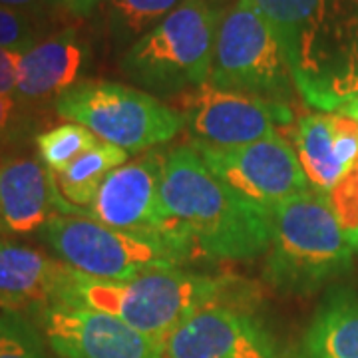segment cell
<instances>
[{
	"mask_svg": "<svg viewBox=\"0 0 358 358\" xmlns=\"http://www.w3.org/2000/svg\"><path fill=\"white\" fill-rule=\"evenodd\" d=\"M294 154L308 185L329 193L358 159V122L345 114H307L293 134Z\"/></svg>",
	"mask_w": 358,
	"mask_h": 358,
	"instance_id": "14",
	"label": "cell"
},
{
	"mask_svg": "<svg viewBox=\"0 0 358 358\" xmlns=\"http://www.w3.org/2000/svg\"><path fill=\"white\" fill-rule=\"evenodd\" d=\"M40 40L36 16L0 6V48L26 52Z\"/></svg>",
	"mask_w": 358,
	"mask_h": 358,
	"instance_id": "23",
	"label": "cell"
},
{
	"mask_svg": "<svg viewBox=\"0 0 358 358\" xmlns=\"http://www.w3.org/2000/svg\"><path fill=\"white\" fill-rule=\"evenodd\" d=\"M207 84L268 102L291 100L294 84L291 70L255 0H235L221 14Z\"/></svg>",
	"mask_w": 358,
	"mask_h": 358,
	"instance_id": "7",
	"label": "cell"
},
{
	"mask_svg": "<svg viewBox=\"0 0 358 358\" xmlns=\"http://www.w3.org/2000/svg\"><path fill=\"white\" fill-rule=\"evenodd\" d=\"M179 114L193 143L211 148H241L277 134L289 126L293 112L289 103L268 102L257 96L213 88L203 84L179 98Z\"/></svg>",
	"mask_w": 358,
	"mask_h": 358,
	"instance_id": "8",
	"label": "cell"
},
{
	"mask_svg": "<svg viewBox=\"0 0 358 358\" xmlns=\"http://www.w3.org/2000/svg\"><path fill=\"white\" fill-rule=\"evenodd\" d=\"M231 293L229 279H215L187 271H152L126 281H106L70 267L54 303L102 310L131 329L164 343L197 310L219 303Z\"/></svg>",
	"mask_w": 358,
	"mask_h": 358,
	"instance_id": "2",
	"label": "cell"
},
{
	"mask_svg": "<svg viewBox=\"0 0 358 358\" xmlns=\"http://www.w3.org/2000/svg\"><path fill=\"white\" fill-rule=\"evenodd\" d=\"M90 60L88 44L76 28H64L22 52L14 98L22 103L58 100L80 84Z\"/></svg>",
	"mask_w": 358,
	"mask_h": 358,
	"instance_id": "15",
	"label": "cell"
},
{
	"mask_svg": "<svg viewBox=\"0 0 358 358\" xmlns=\"http://www.w3.org/2000/svg\"><path fill=\"white\" fill-rule=\"evenodd\" d=\"M38 235L68 267L106 281L171 271L199 253L183 237L114 229L82 215H54L42 225Z\"/></svg>",
	"mask_w": 358,
	"mask_h": 358,
	"instance_id": "4",
	"label": "cell"
},
{
	"mask_svg": "<svg viewBox=\"0 0 358 358\" xmlns=\"http://www.w3.org/2000/svg\"><path fill=\"white\" fill-rule=\"evenodd\" d=\"M22 52L0 48V96H13L18 84V68Z\"/></svg>",
	"mask_w": 358,
	"mask_h": 358,
	"instance_id": "25",
	"label": "cell"
},
{
	"mask_svg": "<svg viewBox=\"0 0 358 358\" xmlns=\"http://www.w3.org/2000/svg\"><path fill=\"white\" fill-rule=\"evenodd\" d=\"M336 112L348 115V117H355L358 122V96H355V98H350L346 103H343Z\"/></svg>",
	"mask_w": 358,
	"mask_h": 358,
	"instance_id": "29",
	"label": "cell"
},
{
	"mask_svg": "<svg viewBox=\"0 0 358 358\" xmlns=\"http://www.w3.org/2000/svg\"><path fill=\"white\" fill-rule=\"evenodd\" d=\"M162 199L199 253L225 261H253L267 253L271 213L233 192L189 145L166 155Z\"/></svg>",
	"mask_w": 358,
	"mask_h": 358,
	"instance_id": "1",
	"label": "cell"
},
{
	"mask_svg": "<svg viewBox=\"0 0 358 358\" xmlns=\"http://www.w3.org/2000/svg\"><path fill=\"white\" fill-rule=\"evenodd\" d=\"M70 267L28 245L0 241V308L46 307L58 299Z\"/></svg>",
	"mask_w": 358,
	"mask_h": 358,
	"instance_id": "16",
	"label": "cell"
},
{
	"mask_svg": "<svg viewBox=\"0 0 358 358\" xmlns=\"http://www.w3.org/2000/svg\"><path fill=\"white\" fill-rule=\"evenodd\" d=\"M54 215H82L84 209L68 203L58 181L42 159L10 157L0 166V231L30 235Z\"/></svg>",
	"mask_w": 358,
	"mask_h": 358,
	"instance_id": "13",
	"label": "cell"
},
{
	"mask_svg": "<svg viewBox=\"0 0 358 358\" xmlns=\"http://www.w3.org/2000/svg\"><path fill=\"white\" fill-rule=\"evenodd\" d=\"M189 148L201 155L205 166L233 192L267 213L282 199L308 189L294 148L279 134L229 150L193 141Z\"/></svg>",
	"mask_w": 358,
	"mask_h": 358,
	"instance_id": "9",
	"label": "cell"
},
{
	"mask_svg": "<svg viewBox=\"0 0 358 358\" xmlns=\"http://www.w3.org/2000/svg\"><path fill=\"white\" fill-rule=\"evenodd\" d=\"M16 108H18V102L13 96H0V136L13 124Z\"/></svg>",
	"mask_w": 358,
	"mask_h": 358,
	"instance_id": "28",
	"label": "cell"
},
{
	"mask_svg": "<svg viewBox=\"0 0 358 358\" xmlns=\"http://www.w3.org/2000/svg\"><path fill=\"white\" fill-rule=\"evenodd\" d=\"M296 358H358V293H329L307 327Z\"/></svg>",
	"mask_w": 358,
	"mask_h": 358,
	"instance_id": "17",
	"label": "cell"
},
{
	"mask_svg": "<svg viewBox=\"0 0 358 358\" xmlns=\"http://www.w3.org/2000/svg\"><path fill=\"white\" fill-rule=\"evenodd\" d=\"M329 195L343 229H358V159L345 179Z\"/></svg>",
	"mask_w": 358,
	"mask_h": 358,
	"instance_id": "24",
	"label": "cell"
},
{
	"mask_svg": "<svg viewBox=\"0 0 358 358\" xmlns=\"http://www.w3.org/2000/svg\"><path fill=\"white\" fill-rule=\"evenodd\" d=\"M352 251L331 195L305 189L271 209L263 277L282 294H313L345 275Z\"/></svg>",
	"mask_w": 358,
	"mask_h": 358,
	"instance_id": "3",
	"label": "cell"
},
{
	"mask_svg": "<svg viewBox=\"0 0 358 358\" xmlns=\"http://www.w3.org/2000/svg\"><path fill=\"white\" fill-rule=\"evenodd\" d=\"M54 4V0H0V6H6V8H14V10H20V13L32 14L38 18L40 14L46 13Z\"/></svg>",
	"mask_w": 358,
	"mask_h": 358,
	"instance_id": "26",
	"label": "cell"
},
{
	"mask_svg": "<svg viewBox=\"0 0 358 358\" xmlns=\"http://www.w3.org/2000/svg\"><path fill=\"white\" fill-rule=\"evenodd\" d=\"M185 0H106V20L117 44H134Z\"/></svg>",
	"mask_w": 358,
	"mask_h": 358,
	"instance_id": "20",
	"label": "cell"
},
{
	"mask_svg": "<svg viewBox=\"0 0 358 358\" xmlns=\"http://www.w3.org/2000/svg\"><path fill=\"white\" fill-rule=\"evenodd\" d=\"M221 14L207 0H185L129 46L120 60L122 74L143 92L162 96L207 84Z\"/></svg>",
	"mask_w": 358,
	"mask_h": 358,
	"instance_id": "5",
	"label": "cell"
},
{
	"mask_svg": "<svg viewBox=\"0 0 358 358\" xmlns=\"http://www.w3.org/2000/svg\"><path fill=\"white\" fill-rule=\"evenodd\" d=\"M38 327L60 358H162V345L102 310L50 303Z\"/></svg>",
	"mask_w": 358,
	"mask_h": 358,
	"instance_id": "10",
	"label": "cell"
},
{
	"mask_svg": "<svg viewBox=\"0 0 358 358\" xmlns=\"http://www.w3.org/2000/svg\"><path fill=\"white\" fill-rule=\"evenodd\" d=\"M102 2H106V0H54V4H58L60 8H64L66 13L74 14V16H88Z\"/></svg>",
	"mask_w": 358,
	"mask_h": 358,
	"instance_id": "27",
	"label": "cell"
},
{
	"mask_svg": "<svg viewBox=\"0 0 358 358\" xmlns=\"http://www.w3.org/2000/svg\"><path fill=\"white\" fill-rule=\"evenodd\" d=\"M54 108L60 117L88 128L98 140L128 154L167 143L185 128L178 110L140 88L108 80L80 82Z\"/></svg>",
	"mask_w": 358,
	"mask_h": 358,
	"instance_id": "6",
	"label": "cell"
},
{
	"mask_svg": "<svg viewBox=\"0 0 358 358\" xmlns=\"http://www.w3.org/2000/svg\"><path fill=\"white\" fill-rule=\"evenodd\" d=\"M164 159L166 155L152 152L136 162L115 167L103 179L96 199L84 209V217L114 229L162 233L187 239L167 215L162 199Z\"/></svg>",
	"mask_w": 358,
	"mask_h": 358,
	"instance_id": "11",
	"label": "cell"
},
{
	"mask_svg": "<svg viewBox=\"0 0 358 358\" xmlns=\"http://www.w3.org/2000/svg\"><path fill=\"white\" fill-rule=\"evenodd\" d=\"M162 358H281L271 334L251 315L209 305L162 343Z\"/></svg>",
	"mask_w": 358,
	"mask_h": 358,
	"instance_id": "12",
	"label": "cell"
},
{
	"mask_svg": "<svg viewBox=\"0 0 358 358\" xmlns=\"http://www.w3.org/2000/svg\"><path fill=\"white\" fill-rule=\"evenodd\" d=\"M281 44L296 84L307 66L310 46L322 18L324 0H255Z\"/></svg>",
	"mask_w": 358,
	"mask_h": 358,
	"instance_id": "18",
	"label": "cell"
},
{
	"mask_svg": "<svg viewBox=\"0 0 358 358\" xmlns=\"http://www.w3.org/2000/svg\"><path fill=\"white\" fill-rule=\"evenodd\" d=\"M128 162V152L112 145L100 143L94 150L80 155L74 164L58 173V189L68 203L80 209H88L96 199V193L102 187L103 179L108 178L115 167L124 166Z\"/></svg>",
	"mask_w": 358,
	"mask_h": 358,
	"instance_id": "19",
	"label": "cell"
},
{
	"mask_svg": "<svg viewBox=\"0 0 358 358\" xmlns=\"http://www.w3.org/2000/svg\"><path fill=\"white\" fill-rule=\"evenodd\" d=\"M345 233H346V239H348V243L352 245V249H357L358 251V229L345 231Z\"/></svg>",
	"mask_w": 358,
	"mask_h": 358,
	"instance_id": "30",
	"label": "cell"
},
{
	"mask_svg": "<svg viewBox=\"0 0 358 358\" xmlns=\"http://www.w3.org/2000/svg\"><path fill=\"white\" fill-rule=\"evenodd\" d=\"M42 336L20 310H0V358H48Z\"/></svg>",
	"mask_w": 358,
	"mask_h": 358,
	"instance_id": "22",
	"label": "cell"
},
{
	"mask_svg": "<svg viewBox=\"0 0 358 358\" xmlns=\"http://www.w3.org/2000/svg\"><path fill=\"white\" fill-rule=\"evenodd\" d=\"M100 143L102 141L88 128L80 126L76 122H64L36 136L40 159L56 176L62 173L70 164H74L80 155L94 150Z\"/></svg>",
	"mask_w": 358,
	"mask_h": 358,
	"instance_id": "21",
	"label": "cell"
}]
</instances>
